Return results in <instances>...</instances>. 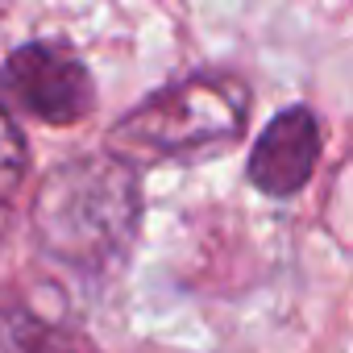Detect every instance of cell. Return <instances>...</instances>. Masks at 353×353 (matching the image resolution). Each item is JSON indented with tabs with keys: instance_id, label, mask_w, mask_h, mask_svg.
<instances>
[{
	"instance_id": "obj_1",
	"label": "cell",
	"mask_w": 353,
	"mask_h": 353,
	"mask_svg": "<svg viewBox=\"0 0 353 353\" xmlns=\"http://www.w3.org/2000/svg\"><path fill=\"white\" fill-rule=\"evenodd\" d=\"M137 216V170L112 154L63 162L46 174V183L34 196L38 245L79 274H100L117 266L133 245Z\"/></svg>"
},
{
	"instance_id": "obj_2",
	"label": "cell",
	"mask_w": 353,
	"mask_h": 353,
	"mask_svg": "<svg viewBox=\"0 0 353 353\" xmlns=\"http://www.w3.org/2000/svg\"><path fill=\"white\" fill-rule=\"evenodd\" d=\"M250 117V88L233 71H196L150 92L108 133V154L129 162H162L233 141Z\"/></svg>"
},
{
	"instance_id": "obj_3",
	"label": "cell",
	"mask_w": 353,
	"mask_h": 353,
	"mask_svg": "<svg viewBox=\"0 0 353 353\" xmlns=\"http://www.w3.org/2000/svg\"><path fill=\"white\" fill-rule=\"evenodd\" d=\"M0 96H5V104L46 125H75L92 112L96 88L83 59L67 46L26 42L0 67Z\"/></svg>"
},
{
	"instance_id": "obj_4",
	"label": "cell",
	"mask_w": 353,
	"mask_h": 353,
	"mask_svg": "<svg viewBox=\"0 0 353 353\" xmlns=\"http://www.w3.org/2000/svg\"><path fill=\"white\" fill-rule=\"evenodd\" d=\"M324 137H320V121L312 108L291 104L283 112H274L266 121V129L258 133L254 150H250V183L270 196V200H291L295 192H303L316 174Z\"/></svg>"
},
{
	"instance_id": "obj_5",
	"label": "cell",
	"mask_w": 353,
	"mask_h": 353,
	"mask_svg": "<svg viewBox=\"0 0 353 353\" xmlns=\"http://www.w3.org/2000/svg\"><path fill=\"white\" fill-rule=\"evenodd\" d=\"M0 353H96L75 328L34 316L30 307H0Z\"/></svg>"
}]
</instances>
